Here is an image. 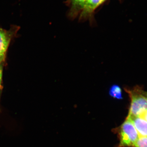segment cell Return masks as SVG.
Segmentation results:
<instances>
[{
  "instance_id": "cell-11",
  "label": "cell",
  "mask_w": 147,
  "mask_h": 147,
  "mask_svg": "<svg viewBox=\"0 0 147 147\" xmlns=\"http://www.w3.org/2000/svg\"><path fill=\"white\" fill-rule=\"evenodd\" d=\"M5 55H0V58L3 57H5Z\"/></svg>"
},
{
  "instance_id": "cell-5",
  "label": "cell",
  "mask_w": 147,
  "mask_h": 147,
  "mask_svg": "<svg viewBox=\"0 0 147 147\" xmlns=\"http://www.w3.org/2000/svg\"><path fill=\"white\" fill-rule=\"evenodd\" d=\"M13 32L0 28V55H5Z\"/></svg>"
},
{
  "instance_id": "cell-9",
  "label": "cell",
  "mask_w": 147,
  "mask_h": 147,
  "mask_svg": "<svg viewBox=\"0 0 147 147\" xmlns=\"http://www.w3.org/2000/svg\"><path fill=\"white\" fill-rule=\"evenodd\" d=\"M147 122V110L139 116Z\"/></svg>"
},
{
  "instance_id": "cell-3",
  "label": "cell",
  "mask_w": 147,
  "mask_h": 147,
  "mask_svg": "<svg viewBox=\"0 0 147 147\" xmlns=\"http://www.w3.org/2000/svg\"><path fill=\"white\" fill-rule=\"evenodd\" d=\"M115 131L119 140L117 147H133L139 137L134 125L127 118Z\"/></svg>"
},
{
  "instance_id": "cell-1",
  "label": "cell",
  "mask_w": 147,
  "mask_h": 147,
  "mask_svg": "<svg viewBox=\"0 0 147 147\" xmlns=\"http://www.w3.org/2000/svg\"><path fill=\"white\" fill-rule=\"evenodd\" d=\"M109 0H65L68 8L67 15L71 20L78 18L79 21H89L94 24L96 11Z\"/></svg>"
},
{
  "instance_id": "cell-10",
  "label": "cell",
  "mask_w": 147,
  "mask_h": 147,
  "mask_svg": "<svg viewBox=\"0 0 147 147\" xmlns=\"http://www.w3.org/2000/svg\"><path fill=\"white\" fill-rule=\"evenodd\" d=\"M5 59V57H3L0 58V64L3 63Z\"/></svg>"
},
{
  "instance_id": "cell-4",
  "label": "cell",
  "mask_w": 147,
  "mask_h": 147,
  "mask_svg": "<svg viewBox=\"0 0 147 147\" xmlns=\"http://www.w3.org/2000/svg\"><path fill=\"white\" fill-rule=\"evenodd\" d=\"M138 132L139 137H147V122L140 117L127 116Z\"/></svg>"
},
{
  "instance_id": "cell-8",
  "label": "cell",
  "mask_w": 147,
  "mask_h": 147,
  "mask_svg": "<svg viewBox=\"0 0 147 147\" xmlns=\"http://www.w3.org/2000/svg\"><path fill=\"white\" fill-rule=\"evenodd\" d=\"M3 71V63L0 64V97H1V93L2 90V77Z\"/></svg>"
},
{
  "instance_id": "cell-6",
  "label": "cell",
  "mask_w": 147,
  "mask_h": 147,
  "mask_svg": "<svg viewBox=\"0 0 147 147\" xmlns=\"http://www.w3.org/2000/svg\"><path fill=\"white\" fill-rule=\"evenodd\" d=\"M109 94L110 96L116 99L121 100L123 98L122 91L121 87L116 84H114L110 87Z\"/></svg>"
},
{
  "instance_id": "cell-2",
  "label": "cell",
  "mask_w": 147,
  "mask_h": 147,
  "mask_svg": "<svg viewBox=\"0 0 147 147\" xmlns=\"http://www.w3.org/2000/svg\"><path fill=\"white\" fill-rule=\"evenodd\" d=\"M124 90L130 99L128 116L139 117L147 110V98L145 91L138 86L131 89L125 88Z\"/></svg>"
},
{
  "instance_id": "cell-12",
  "label": "cell",
  "mask_w": 147,
  "mask_h": 147,
  "mask_svg": "<svg viewBox=\"0 0 147 147\" xmlns=\"http://www.w3.org/2000/svg\"><path fill=\"white\" fill-rule=\"evenodd\" d=\"M145 94H146V96L147 98V92H145Z\"/></svg>"
},
{
  "instance_id": "cell-7",
  "label": "cell",
  "mask_w": 147,
  "mask_h": 147,
  "mask_svg": "<svg viewBox=\"0 0 147 147\" xmlns=\"http://www.w3.org/2000/svg\"><path fill=\"white\" fill-rule=\"evenodd\" d=\"M133 147H147V137H139Z\"/></svg>"
}]
</instances>
